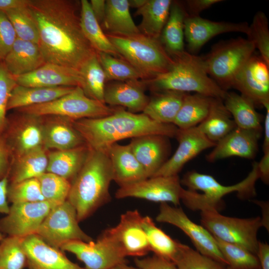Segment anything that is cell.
<instances>
[{"label":"cell","instance_id":"cell-22","mask_svg":"<svg viewBox=\"0 0 269 269\" xmlns=\"http://www.w3.org/2000/svg\"><path fill=\"white\" fill-rule=\"evenodd\" d=\"M21 114L5 136L13 159L43 146L42 117Z\"/></svg>","mask_w":269,"mask_h":269},{"label":"cell","instance_id":"cell-52","mask_svg":"<svg viewBox=\"0 0 269 269\" xmlns=\"http://www.w3.org/2000/svg\"><path fill=\"white\" fill-rule=\"evenodd\" d=\"M222 0H188L182 4L187 16H199L200 12Z\"/></svg>","mask_w":269,"mask_h":269},{"label":"cell","instance_id":"cell-16","mask_svg":"<svg viewBox=\"0 0 269 269\" xmlns=\"http://www.w3.org/2000/svg\"><path fill=\"white\" fill-rule=\"evenodd\" d=\"M142 217L137 210L127 211L122 214L117 225L105 230L126 257L140 258L150 251L142 226Z\"/></svg>","mask_w":269,"mask_h":269},{"label":"cell","instance_id":"cell-58","mask_svg":"<svg viewBox=\"0 0 269 269\" xmlns=\"http://www.w3.org/2000/svg\"><path fill=\"white\" fill-rule=\"evenodd\" d=\"M30 0H0V10L5 12L28 6Z\"/></svg>","mask_w":269,"mask_h":269},{"label":"cell","instance_id":"cell-7","mask_svg":"<svg viewBox=\"0 0 269 269\" xmlns=\"http://www.w3.org/2000/svg\"><path fill=\"white\" fill-rule=\"evenodd\" d=\"M117 109L89 98L80 87L76 86L71 92L55 100L17 110L36 116H57L75 121L104 117L112 114Z\"/></svg>","mask_w":269,"mask_h":269},{"label":"cell","instance_id":"cell-30","mask_svg":"<svg viewBox=\"0 0 269 269\" xmlns=\"http://www.w3.org/2000/svg\"><path fill=\"white\" fill-rule=\"evenodd\" d=\"M187 16L182 4L172 2L169 16L162 31L160 40L167 53L174 58L184 50V21Z\"/></svg>","mask_w":269,"mask_h":269},{"label":"cell","instance_id":"cell-25","mask_svg":"<svg viewBox=\"0 0 269 269\" xmlns=\"http://www.w3.org/2000/svg\"><path fill=\"white\" fill-rule=\"evenodd\" d=\"M42 119L43 146L46 149L61 150L85 144L84 139L72 124V121L57 116Z\"/></svg>","mask_w":269,"mask_h":269},{"label":"cell","instance_id":"cell-38","mask_svg":"<svg viewBox=\"0 0 269 269\" xmlns=\"http://www.w3.org/2000/svg\"><path fill=\"white\" fill-rule=\"evenodd\" d=\"M107 33L131 34L139 33L130 12L128 0H106V11L102 23Z\"/></svg>","mask_w":269,"mask_h":269},{"label":"cell","instance_id":"cell-1","mask_svg":"<svg viewBox=\"0 0 269 269\" xmlns=\"http://www.w3.org/2000/svg\"><path fill=\"white\" fill-rule=\"evenodd\" d=\"M28 7L38 28V45L45 63L79 71L98 53L82 31L80 1L30 0Z\"/></svg>","mask_w":269,"mask_h":269},{"label":"cell","instance_id":"cell-17","mask_svg":"<svg viewBox=\"0 0 269 269\" xmlns=\"http://www.w3.org/2000/svg\"><path fill=\"white\" fill-rule=\"evenodd\" d=\"M175 137L178 141L175 152L153 176L178 175L187 162L202 151L216 145L197 126L184 130L178 129Z\"/></svg>","mask_w":269,"mask_h":269},{"label":"cell","instance_id":"cell-29","mask_svg":"<svg viewBox=\"0 0 269 269\" xmlns=\"http://www.w3.org/2000/svg\"><path fill=\"white\" fill-rule=\"evenodd\" d=\"M74 87H29L17 84L11 92L7 110L51 102L71 92Z\"/></svg>","mask_w":269,"mask_h":269},{"label":"cell","instance_id":"cell-15","mask_svg":"<svg viewBox=\"0 0 269 269\" xmlns=\"http://www.w3.org/2000/svg\"><path fill=\"white\" fill-rule=\"evenodd\" d=\"M232 88L256 105L269 104V65L260 55L254 54L236 76Z\"/></svg>","mask_w":269,"mask_h":269},{"label":"cell","instance_id":"cell-21","mask_svg":"<svg viewBox=\"0 0 269 269\" xmlns=\"http://www.w3.org/2000/svg\"><path fill=\"white\" fill-rule=\"evenodd\" d=\"M17 85L29 87H81L79 71L57 64L45 63L28 73L13 76Z\"/></svg>","mask_w":269,"mask_h":269},{"label":"cell","instance_id":"cell-5","mask_svg":"<svg viewBox=\"0 0 269 269\" xmlns=\"http://www.w3.org/2000/svg\"><path fill=\"white\" fill-rule=\"evenodd\" d=\"M106 34L121 58L141 74L143 81L150 80L167 72L174 63L160 39L153 38L140 32Z\"/></svg>","mask_w":269,"mask_h":269},{"label":"cell","instance_id":"cell-3","mask_svg":"<svg viewBox=\"0 0 269 269\" xmlns=\"http://www.w3.org/2000/svg\"><path fill=\"white\" fill-rule=\"evenodd\" d=\"M112 181L113 168L106 150L90 148L83 165L71 182L67 200L75 209L79 222L110 201Z\"/></svg>","mask_w":269,"mask_h":269},{"label":"cell","instance_id":"cell-13","mask_svg":"<svg viewBox=\"0 0 269 269\" xmlns=\"http://www.w3.org/2000/svg\"><path fill=\"white\" fill-rule=\"evenodd\" d=\"M183 188L178 175L155 176L120 187L115 193L118 199L136 198L154 202L180 204Z\"/></svg>","mask_w":269,"mask_h":269},{"label":"cell","instance_id":"cell-32","mask_svg":"<svg viewBox=\"0 0 269 269\" xmlns=\"http://www.w3.org/2000/svg\"><path fill=\"white\" fill-rule=\"evenodd\" d=\"M222 99L213 98L209 113L197 127L210 140L216 143L237 127Z\"/></svg>","mask_w":269,"mask_h":269},{"label":"cell","instance_id":"cell-53","mask_svg":"<svg viewBox=\"0 0 269 269\" xmlns=\"http://www.w3.org/2000/svg\"><path fill=\"white\" fill-rule=\"evenodd\" d=\"M11 156V153L6 138L2 135L0 137V179L8 176Z\"/></svg>","mask_w":269,"mask_h":269},{"label":"cell","instance_id":"cell-51","mask_svg":"<svg viewBox=\"0 0 269 269\" xmlns=\"http://www.w3.org/2000/svg\"><path fill=\"white\" fill-rule=\"evenodd\" d=\"M134 262L139 269H177L174 263L155 255L143 258H135Z\"/></svg>","mask_w":269,"mask_h":269},{"label":"cell","instance_id":"cell-34","mask_svg":"<svg viewBox=\"0 0 269 269\" xmlns=\"http://www.w3.org/2000/svg\"><path fill=\"white\" fill-rule=\"evenodd\" d=\"M8 178L10 183L38 178L46 172L48 156L46 149L39 146L13 159Z\"/></svg>","mask_w":269,"mask_h":269},{"label":"cell","instance_id":"cell-47","mask_svg":"<svg viewBox=\"0 0 269 269\" xmlns=\"http://www.w3.org/2000/svg\"><path fill=\"white\" fill-rule=\"evenodd\" d=\"M248 39L260 52V56L269 65V29L266 14L261 11L255 15L252 24L249 25Z\"/></svg>","mask_w":269,"mask_h":269},{"label":"cell","instance_id":"cell-9","mask_svg":"<svg viewBox=\"0 0 269 269\" xmlns=\"http://www.w3.org/2000/svg\"><path fill=\"white\" fill-rule=\"evenodd\" d=\"M79 223L75 209L66 200L51 209L35 234L49 246L59 249L72 241H93Z\"/></svg>","mask_w":269,"mask_h":269},{"label":"cell","instance_id":"cell-39","mask_svg":"<svg viewBox=\"0 0 269 269\" xmlns=\"http://www.w3.org/2000/svg\"><path fill=\"white\" fill-rule=\"evenodd\" d=\"M141 223L150 251L155 255L174 263L181 243L158 228L149 216L142 217Z\"/></svg>","mask_w":269,"mask_h":269},{"label":"cell","instance_id":"cell-14","mask_svg":"<svg viewBox=\"0 0 269 269\" xmlns=\"http://www.w3.org/2000/svg\"><path fill=\"white\" fill-rule=\"evenodd\" d=\"M54 206L46 201L12 204L0 219V232L22 238L35 234Z\"/></svg>","mask_w":269,"mask_h":269},{"label":"cell","instance_id":"cell-57","mask_svg":"<svg viewBox=\"0 0 269 269\" xmlns=\"http://www.w3.org/2000/svg\"><path fill=\"white\" fill-rule=\"evenodd\" d=\"M93 13L99 23H102L106 11V0H91L89 2Z\"/></svg>","mask_w":269,"mask_h":269},{"label":"cell","instance_id":"cell-18","mask_svg":"<svg viewBox=\"0 0 269 269\" xmlns=\"http://www.w3.org/2000/svg\"><path fill=\"white\" fill-rule=\"evenodd\" d=\"M262 132V130L236 127L216 143L213 150L206 156L207 160L213 162L231 156L254 158L258 151Z\"/></svg>","mask_w":269,"mask_h":269},{"label":"cell","instance_id":"cell-4","mask_svg":"<svg viewBox=\"0 0 269 269\" xmlns=\"http://www.w3.org/2000/svg\"><path fill=\"white\" fill-rule=\"evenodd\" d=\"M174 63L166 72L143 82L154 92H193L223 100L227 91L221 89L208 75L202 57L185 51L172 58Z\"/></svg>","mask_w":269,"mask_h":269},{"label":"cell","instance_id":"cell-45","mask_svg":"<svg viewBox=\"0 0 269 269\" xmlns=\"http://www.w3.org/2000/svg\"><path fill=\"white\" fill-rule=\"evenodd\" d=\"M4 12L11 22L17 38L38 44V28L28 6Z\"/></svg>","mask_w":269,"mask_h":269},{"label":"cell","instance_id":"cell-12","mask_svg":"<svg viewBox=\"0 0 269 269\" xmlns=\"http://www.w3.org/2000/svg\"><path fill=\"white\" fill-rule=\"evenodd\" d=\"M156 220L172 225L183 231L190 239L198 252L227 266L214 237L203 226L191 221L181 207L160 203Z\"/></svg>","mask_w":269,"mask_h":269},{"label":"cell","instance_id":"cell-10","mask_svg":"<svg viewBox=\"0 0 269 269\" xmlns=\"http://www.w3.org/2000/svg\"><path fill=\"white\" fill-rule=\"evenodd\" d=\"M259 178L258 162H255L248 176L234 185H223L212 176L195 171L187 172L180 182L189 190L202 191L210 207L219 211L223 205L222 198L229 193L237 192L239 197L243 199L254 196L256 195L255 184Z\"/></svg>","mask_w":269,"mask_h":269},{"label":"cell","instance_id":"cell-36","mask_svg":"<svg viewBox=\"0 0 269 269\" xmlns=\"http://www.w3.org/2000/svg\"><path fill=\"white\" fill-rule=\"evenodd\" d=\"M225 108L237 127L244 129L262 130V117L249 99L235 92H227L224 98Z\"/></svg>","mask_w":269,"mask_h":269},{"label":"cell","instance_id":"cell-20","mask_svg":"<svg viewBox=\"0 0 269 269\" xmlns=\"http://www.w3.org/2000/svg\"><path fill=\"white\" fill-rule=\"evenodd\" d=\"M27 269H85L70 261L60 249L44 242L36 234L23 238Z\"/></svg>","mask_w":269,"mask_h":269},{"label":"cell","instance_id":"cell-24","mask_svg":"<svg viewBox=\"0 0 269 269\" xmlns=\"http://www.w3.org/2000/svg\"><path fill=\"white\" fill-rule=\"evenodd\" d=\"M113 172V181L120 187L146 179L147 175L134 155L130 145L115 143L106 149Z\"/></svg>","mask_w":269,"mask_h":269},{"label":"cell","instance_id":"cell-42","mask_svg":"<svg viewBox=\"0 0 269 269\" xmlns=\"http://www.w3.org/2000/svg\"><path fill=\"white\" fill-rule=\"evenodd\" d=\"M218 248L232 269H257L260 263L257 255L239 245L215 237Z\"/></svg>","mask_w":269,"mask_h":269},{"label":"cell","instance_id":"cell-37","mask_svg":"<svg viewBox=\"0 0 269 269\" xmlns=\"http://www.w3.org/2000/svg\"><path fill=\"white\" fill-rule=\"evenodd\" d=\"M213 98L198 93L186 94L173 124L181 130L196 127L208 115Z\"/></svg>","mask_w":269,"mask_h":269},{"label":"cell","instance_id":"cell-28","mask_svg":"<svg viewBox=\"0 0 269 269\" xmlns=\"http://www.w3.org/2000/svg\"><path fill=\"white\" fill-rule=\"evenodd\" d=\"M90 151L86 144L75 148L51 151L47 154L46 172L72 181L83 165Z\"/></svg>","mask_w":269,"mask_h":269},{"label":"cell","instance_id":"cell-59","mask_svg":"<svg viewBox=\"0 0 269 269\" xmlns=\"http://www.w3.org/2000/svg\"><path fill=\"white\" fill-rule=\"evenodd\" d=\"M264 120V138L263 144L264 153L269 151V104L266 105Z\"/></svg>","mask_w":269,"mask_h":269},{"label":"cell","instance_id":"cell-60","mask_svg":"<svg viewBox=\"0 0 269 269\" xmlns=\"http://www.w3.org/2000/svg\"><path fill=\"white\" fill-rule=\"evenodd\" d=\"M146 1L147 0H129L128 2L130 7L138 9L143 5Z\"/></svg>","mask_w":269,"mask_h":269},{"label":"cell","instance_id":"cell-2","mask_svg":"<svg viewBox=\"0 0 269 269\" xmlns=\"http://www.w3.org/2000/svg\"><path fill=\"white\" fill-rule=\"evenodd\" d=\"M72 124L87 146L94 150H106L120 140L144 135L173 137L178 130L172 124L157 122L143 113L119 108L108 116L72 121Z\"/></svg>","mask_w":269,"mask_h":269},{"label":"cell","instance_id":"cell-40","mask_svg":"<svg viewBox=\"0 0 269 269\" xmlns=\"http://www.w3.org/2000/svg\"><path fill=\"white\" fill-rule=\"evenodd\" d=\"M97 54L85 62L79 70L82 80L81 88L89 98L105 104L104 92L106 81Z\"/></svg>","mask_w":269,"mask_h":269},{"label":"cell","instance_id":"cell-56","mask_svg":"<svg viewBox=\"0 0 269 269\" xmlns=\"http://www.w3.org/2000/svg\"><path fill=\"white\" fill-rule=\"evenodd\" d=\"M258 170L259 178L266 184L269 182V151L264 153V155L258 162Z\"/></svg>","mask_w":269,"mask_h":269},{"label":"cell","instance_id":"cell-19","mask_svg":"<svg viewBox=\"0 0 269 269\" xmlns=\"http://www.w3.org/2000/svg\"><path fill=\"white\" fill-rule=\"evenodd\" d=\"M249 25L246 22L214 21L199 16H186L184 36L191 52H195L209 40L220 34L239 32L248 34Z\"/></svg>","mask_w":269,"mask_h":269},{"label":"cell","instance_id":"cell-61","mask_svg":"<svg viewBox=\"0 0 269 269\" xmlns=\"http://www.w3.org/2000/svg\"><path fill=\"white\" fill-rule=\"evenodd\" d=\"M110 269H139L137 267L128 265L126 262L119 264Z\"/></svg>","mask_w":269,"mask_h":269},{"label":"cell","instance_id":"cell-44","mask_svg":"<svg viewBox=\"0 0 269 269\" xmlns=\"http://www.w3.org/2000/svg\"><path fill=\"white\" fill-rule=\"evenodd\" d=\"M37 178L44 201L56 206L67 200L71 188L69 180L47 172Z\"/></svg>","mask_w":269,"mask_h":269},{"label":"cell","instance_id":"cell-33","mask_svg":"<svg viewBox=\"0 0 269 269\" xmlns=\"http://www.w3.org/2000/svg\"><path fill=\"white\" fill-rule=\"evenodd\" d=\"M154 93L142 113L157 122L173 124L187 93L174 91Z\"/></svg>","mask_w":269,"mask_h":269},{"label":"cell","instance_id":"cell-49","mask_svg":"<svg viewBox=\"0 0 269 269\" xmlns=\"http://www.w3.org/2000/svg\"><path fill=\"white\" fill-rule=\"evenodd\" d=\"M17 83L3 61L0 62V137L6 129V112L11 92Z\"/></svg>","mask_w":269,"mask_h":269},{"label":"cell","instance_id":"cell-48","mask_svg":"<svg viewBox=\"0 0 269 269\" xmlns=\"http://www.w3.org/2000/svg\"><path fill=\"white\" fill-rule=\"evenodd\" d=\"M7 199L11 204L44 201L36 178L8 183Z\"/></svg>","mask_w":269,"mask_h":269},{"label":"cell","instance_id":"cell-26","mask_svg":"<svg viewBox=\"0 0 269 269\" xmlns=\"http://www.w3.org/2000/svg\"><path fill=\"white\" fill-rule=\"evenodd\" d=\"M145 87L139 80L112 82L105 86L104 102L111 107H125L134 113L143 112L149 100Z\"/></svg>","mask_w":269,"mask_h":269},{"label":"cell","instance_id":"cell-43","mask_svg":"<svg viewBox=\"0 0 269 269\" xmlns=\"http://www.w3.org/2000/svg\"><path fill=\"white\" fill-rule=\"evenodd\" d=\"M23 238L7 236L0 241V269H23L27 258Z\"/></svg>","mask_w":269,"mask_h":269},{"label":"cell","instance_id":"cell-23","mask_svg":"<svg viewBox=\"0 0 269 269\" xmlns=\"http://www.w3.org/2000/svg\"><path fill=\"white\" fill-rule=\"evenodd\" d=\"M167 137L148 135L132 138L129 144L148 177L153 176L168 159L170 145Z\"/></svg>","mask_w":269,"mask_h":269},{"label":"cell","instance_id":"cell-62","mask_svg":"<svg viewBox=\"0 0 269 269\" xmlns=\"http://www.w3.org/2000/svg\"><path fill=\"white\" fill-rule=\"evenodd\" d=\"M4 237V234L0 232V241Z\"/></svg>","mask_w":269,"mask_h":269},{"label":"cell","instance_id":"cell-50","mask_svg":"<svg viewBox=\"0 0 269 269\" xmlns=\"http://www.w3.org/2000/svg\"><path fill=\"white\" fill-rule=\"evenodd\" d=\"M17 36L5 13L0 10V62L12 48Z\"/></svg>","mask_w":269,"mask_h":269},{"label":"cell","instance_id":"cell-54","mask_svg":"<svg viewBox=\"0 0 269 269\" xmlns=\"http://www.w3.org/2000/svg\"><path fill=\"white\" fill-rule=\"evenodd\" d=\"M8 176L0 179V214H7L9 211L8 204L7 189L8 185Z\"/></svg>","mask_w":269,"mask_h":269},{"label":"cell","instance_id":"cell-35","mask_svg":"<svg viewBox=\"0 0 269 269\" xmlns=\"http://www.w3.org/2000/svg\"><path fill=\"white\" fill-rule=\"evenodd\" d=\"M80 25L85 37L98 52H104L122 58L116 47L103 32L87 0L80 1Z\"/></svg>","mask_w":269,"mask_h":269},{"label":"cell","instance_id":"cell-46","mask_svg":"<svg viewBox=\"0 0 269 269\" xmlns=\"http://www.w3.org/2000/svg\"><path fill=\"white\" fill-rule=\"evenodd\" d=\"M174 263L177 269H224L226 267L182 243Z\"/></svg>","mask_w":269,"mask_h":269},{"label":"cell","instance_id":"cell-6","mask_svg":"<svg viewBox=\"0 0 269 269\" xmlns=\"http://www.w3.org/2000/svg\"><path fill=\"white\" fill-rule=\"evenodd\" d=\"M255 49L251 41L241 37L219 43L202 57L208 75L227 91L232 88L236 76Z\"/></svg>","mask_w":269,"mask_h":269},{"label":"cell","instance_id":"cell-27","mask_svg":"<svg viewBox=\"0 0 269 269\" xmlns=\"http://www.w3.org/2000/svg\"><path fill=\"white\" fill-rule=\"evenodd\" d=\"M2 61L13 76L31 72L45 63L38 44L17 38Z\"/></svg>","mask_w":269,"mask_h":269},{"label":"cell","instance_id":"cell-31","mask_svg":"<svg viewBox=\"0 0 269 269\" xmlns=\"http://www.w3.org/2000/svg\"><path fill=\"white\" fill-rule=\"evenodd\" d=\"M172 3L171 0H147L143 5L137 9L135 15L141 16V22L137 26L139 32L159 39Z\"/></svg>","mask_w":269,"mask_h":269},{"label":"cell","instance_id":"cell-8","mask_svg":"<svg viewBox=\"0 0 269 269\" xmlns=\"http://www.w3.org/2000/svg\"><path fill=\"white\" fill-rule=\"evenodd\" d=\"M200 222L214 237L241 246L257 255L259 242L257 234L263 227L261 217H232L216 210H208L201 211Z\"/></svg>","mask_w":269,"mask_h":269},{"label":"cell","instance_id":"cell-63","mask_svg":"<svg viewBox=\"0 0 269 269\" xmlns=\"http://www.w3.org/2000/svg\"><path fill=\"white\" fill-rule=\"evenodd\" d=\"M224 269H232L231 268H230L228 266H226L225 268H224ZM261 269L260 268H258V269Z\"/></svg>","mask_w":269,"mask_h":269},{"label":"cell","instance_id":"cell-55","mask_svg":"<svg viewBox=\"0 0 269 269\" xmlns=\"http://www.w3.org/2000/svg\"><path fill=\"white\" fill-rule=\"evenodd\" d=\"M257 256L261 269H269V245L259 241Z\"/></svg>","mask_w":269,"mask_h":269},{"label":"cell","instance_id":"cell-41","mask_svg":"<svg viewBox=\"0 0 269 269\" xmlns=\"http://www.w3.org/2000/svg\"><path fill=\"white\" fill-rule=\"evenodd\" d=\"M97 55L104 71L106 82L139 79L143 80V77L139 71L124 59L101 52H98Z\"/></svg>","mask_w":269,"mask_h":269},{"label":"cell","instance_id":"cell-11","mask_svg":"<svg viewBox=\"0 0 269 269\" xmlns=\"http://www.w3.org/2000/svg\"><path fill=\"white\" fill-rule=\"evenodd\" d=\"M60 250L74 254L84 264L85 269H110L126 262L123 251L105 231L96 242L72 241Z\"/></svg>","mask_w":269,"mask_h":269}]
</instances>
